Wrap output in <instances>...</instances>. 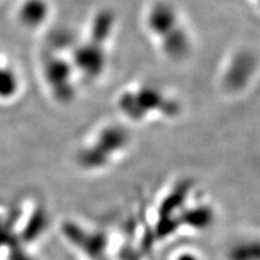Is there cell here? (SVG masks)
Returning <instances> with one entry per match:
<instances>
[{
	"label": "cell",
	"mask_w": 260,
	"mask_h": 260,
	"mask_svg": "<svg viewBox=\"0 0 260 260\" xmlns=\"http://www.w3.org/2000/svg\"><path fill=\"white\" fill-rule=\"evenodd\" d=\"M46 14V5L42 0H27L22 4L19 10V19L24 24L32 27V25L40 24Z\"/></svg>",
	"instance_id": "1"
},
{
	"label": "cell",
	"mask_w": 260,
	"mask_h": 260,
	"mask_svg": "<svg viewBox=\"0 0 260 260\" xmlns=\"http://www.w3.org/2000/svg\"><path fill=\"white\" fill-rule=\"evenodd\" d=\"M18 89V79L11 67H8L4 57L0 54V100L15 95Z\"/></svg>",
	"instance_id": "2"
}]
</instances>
